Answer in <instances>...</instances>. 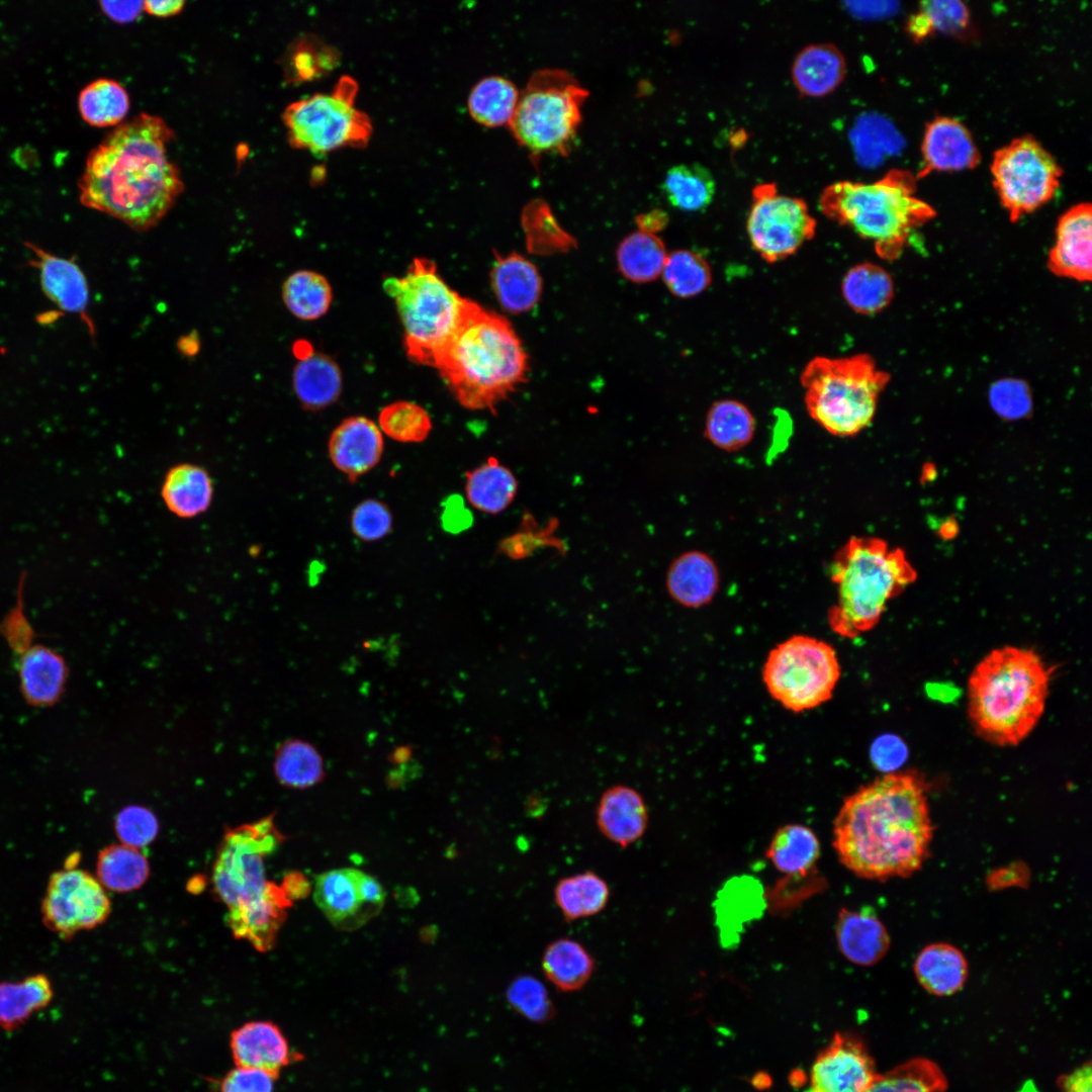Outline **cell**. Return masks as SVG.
Segmentation results:
<instances>
[{
    "mask_svg": "<svg viewBox=\"0 0 1092 1092\" xmlns=\"http://www.w3.org/2000/svg\"><path fill=\"white\" fill-rule=\"evenodd\" d=\"M173 138L164 119L148 113L117 125L87 156L80 202L136 231L155 226L184 189L167 153Z\"/></svg>",
    "mask_w": 1092,
    "mask_h": 1092,
    "instance_id": "obj_2",
    "label": "cell"
},
{
    "mask_svg": "<svg viewBox=\"0 0 1092 1092\" xmlns=\"http://www.w3.org/2000/svg\"><path fill=\"white\" fill-rule=\"evenodd\" d=\"M1062 169L1034 138H1016L998 149L991 163L993 186L1012 222L1056 195Z\"/></svg>",
    "mask_w": 1092,
    "mask_h": 1092,
    "instance_id": "obj_13",
    "label": "cell"
},
{
    "mask_svg": "<svg viewBox=\"0 0 1092 1092\" xmlns=\"http://www.w3.org/2000/svg\"><path fill=\"white\" fill-rule=\"evenodd\" d=\"M77 105L80 116L89 125L116 127L125 118L130 102L125 88L119 82L99 78L82 88Z\"/></svg>",
    "mask_w": 1092,
    "mask_h": 1092,
    "instance_id": "obj_40",
    "label": "cell"
},
{
    "mask_svg": "<svg viewBox=\"0 0 1092 1092\" xmlns=\"http://www.w3.org/2000/svg\"><path fill=\"white\" fill-rule=\"evenodd\" d=\"M24 245L33 255L29 263L38 271L44 295L61 310L81 315L92 328L86 314L90 298L88 281L76 260L52 254L30 242Z\"/></svg>",
    "mask_w": 1092,
    "mask_h": 1092,
    "instance_id": "obj_19",
    "label": "cell"
},
{
    "mask_svg": "<svg viewBox=\"0 0 1092 1092\" xmlns=\"http://www.w3.org/2000/svg\"><path fill=\"white\" fill-rule=\"evenodd\" d=\"M829 575L836 603L827 620L837 635L852 639L873 629L889 602L915 580L916 572L898 548L875 537H852L834 555Z\"/></svg>",
    "mask_w": 1092,
    "mask_h": 1092,
    "instance_id": "obj_6",
    "label": "cell"
},
{
    "mask_svg": "<svg viewBox=\"0 0 1092 1092\" xmlns=\"http://www.w3.org/2000/svg\"><path fill=\"white\" fill-rule=\"evenodd\" d=\"M273 767L278 782L292 789L310 788L325 776L322 755L312 744L301 739L281 743Z\"/></svg>",
    "mask_w": 1092,
    "mask_h": 1092,
    "instance_id": "obj_44",
    "label": "cell"
},
{
    "mask_svg": "<svg viewBox=\"0 0 1092 1092\" xmlns=\"http://www.w3.org/2000/svg\"><path fill=\"white\" fill-rule=\"evenodd\" d=\"M755 420L742 402L725 398L715 401L708 411L705 436L716 447L727 452L742 449L754 436Z\"/></svg>",
    "mask_w": 1092,
    "mask_h": 1092,
    "instance_id": "obj_38",
    "label": "cell"
},
{
    "mask_svg": "<svg viewBox=\"0 0 1092 1092\" xmlns=\"http://www.w3.org/2000/svg\"><path fill=\"white\" fill-rule=\"evenodd\" d=\"M379 429L400 443H421L432 430V421L421 405L399 400L385 405L379 413Z\"/></svg>",
    "mask_w": 1092,
    "mask_h": 1092,
    "instance_id": "obj_49",
    "label": "cell"
},
{
    "mask_svg": "<svg viewBox=\"0 0 1092 1092\" xmlns=\"http://www.w3.org/2000/svg\"><path fill=\"white\" fill-rule=\"evenodd\" d=\"M313 896L326 917L342 930L358 928L374 915L360 896L354 869H337L317 876Z\"/></svg>",
    "mask_w": 1092,
    "mask_h": 1092,
    "instance_id": "obj_26",
    "label": "cell"
},
{
    "mask_svg": "<svg viewBox=\"0 0 1092 1092\" xmlns=\"http://www.w3.org/2000/svg\"><path fill=\"white\" fill-rule=\"evenodd\" d=\"M54 989L43 974L0 982V1028L15 1029L52 1001Z\"/></svg>",
    "mask_w": 1092,
    "mask_h": 1092,
    "instance_id": "obj_34",
    "label": "cell"
},
{
    "mask_svg": "<svg viewBox=\"0 0 1092 1092\" xmlns=\"http://www.w3.org/2000/svg\"><path fill=\"white\" fill-rule=\"evenodd\" d=\"M465 495L479 512L496 515L509 508L518 492L513 471L495 457L465 473Z\"/></svg>",
    "mask_w": 1092,
    "mask_h": 1092,
    "instance_id": "obj_32",
    "label": "cell"
},
{
    "mask_svg": "<svg viewBox=\"0 0 1092 1092\" xmlns=\"http://www.w3.org/2000/svg\"><path fill=\"white\" fill-rule=\"evenodd\" d=\"M383 450V434L379 427L362 416L343 420L328 441V454L332 464L351 483L356 482L380 462Z\"/></svg>",
    "mask_w": 1092,
    "mask_h": 1092,
    "instance_id": "obj_17",
    "label": "cell"
},
{
    "mask_svg": "<svg viewBox=\"0 0 1092 1092\" xmlns=\"http://www.w3.org/2000/svg\"><path fill=\"white\" fill-rule=\"evenodd\" d=\"M114 829L122 844L140 849L155 840L159 822L149 808L129 805L117 813Z\"/></svg>",
    "mask_w": 1092,
    "mask_h": 1092,
    "instance_id": "obj_51",
    "label": "cell"
},
{
    "mask_svg": "<svg viewBox=\"0 0 1092 1092\" xmlns=\"http://www.w3.org/2000/svg\"><path fill=\"white\" fill-rule=\"evenodd\" d=\"M908 748L898 736L886 734L878 737L871 747V759L876 768L891 774L907 759Z\"/></svg>",
    "mask_w": 1092,
    "mask_h": 1092,
    "instance_id": "obj_57",
    "label": "cell"
},
{
    "mask_svg": "<svg viewBox=\"0 0 1092 1092\" xmlns=\"http://www.w3.org/2000/svg\"><path fill=\"white\" fill-rule=\"evenodd\" d=\"M1092 209L1081 202L1061 215L1048 266L1061 277L1090 282L1092 275Z\"/></svg>",
    "mask_w": 1092,
    "mask_h": 1092,
    "instance_id": "obj_18",
    "label": "cell"
},
{
    "mask_svg": "<svg viewBox=\"0 0 1092 1092\" xmlns=\"http://www.w3.org/2000/svg\"><path fill=\"white\" fill-rule=\"evenodd\" d=\"M1052 673L1032 649L992 650L969 678V716L977 734L1000 746L1019 744L1043 714Z\"/></svg>",
    "mask_w": 1092,
    "mask_h": 1092,
    "instance_id": "obj_3",
    "label": "cell"
},
{
    "mask_svg": "<svg viewBox=\"0 0 1092 1092\" xmlns=\"http://www.w3.org/2000/svg\"><path fill=\"white\" fill-rule=\"evenodd\" d=\"M648 809L642 795L627 785H614L600 797L596 822L611 842L628 847L638 841L648 827Z\"/></svg>",
    "mask_w": 1092,
    "mask_h": 1092,
    "instance_id": "obj_23",
    "label": "cell"
},
{
    "mask_svg": "<svg viewBox=\"0 0 1092 1092\" xmlns=\"http://www.w3.org/2000/svg\"><path fill=\"white\" fill-rule=\"evenodd\" d=\"M282 298L289 311L304 321L316 320L329 309L333 294L328 280L321 274L300 270L287 277Z\"/></svg>",
    "mask_w": 1092,
    "mask_h": 1092,
    "instance_id": "obj_46",
    "label": "cell"
},
{
    "mask_svg": "<svg viewBox=\"0 0 1092 1092\" xmlns=\"http://www.w3.org/2000/svg\"><path fill=\"white\" fill-rule=\"evenodd\" d=\"M588 92L567 72L543 69L532 75L519 95L509 123L517 141L532 154H565L581 121Z\"/></svg>",
    "mask_w": 1092,
    "mask_h": 1092,
    "instance_id": "obj_9",
    "label": "cell"
},
{
    "mask_svg": "<svg viewBox=\"0 0 1092 1092\" xmlns=\"http://www.w3.org/2000/svg\"><path fill=\"white\" fill-rule=\"evenodd\" d=\"M160 494L172 515L184 520L194 519L205 514L212 505L213 479L204 466L179 462L166 471Z\"/></svg>",
    "mask_w": 1092,
    "mask_h": 1092,
    "instance_id": "obj_25",
    "label": "cell"
},
{
    "mask_svg": "<svg viewBox=\"0 0 1092 1092\" xmlns=\"http://www.w3.org/2000/svg\"><path fill=\"white\" fill-rule=\"evenodd\" d=\"M281 888L291 902L306 897L310 889L307 880L300 873H290L285 876Z\"/></svg>",
    "mask_w": 1092,
    "mask_h": 1092,
    "instance_id": "obj_62",
    "label": "cell"
},
{
    "mask_svg": "<svg viewBox=\"0 0 1092 1092\" xmlns=\"http://www.w3.org/2000/svg\"><path fill=\"white\" fill-rule=\"evenodd\" d=\"M283 839L273 815L226 829L213 864L212 884L228 912L258 901L270 892L275 883L266 878L265 858Z\"/></svg>",
    "mask_w": 1092,
    "mask_h": 1092,
    "instance_id": "obj_12",
    "label": "cell"
},
{
    "mask_svg": "<svg viewBox=\"0 0 1092 1092\" xmlns=\"http://www.w3.org/2000/svg\"><path fill=\"white\" fill-rule=\"evenodd\" d=\"M990 399L995 411L1006 418H1020L1030 407L1026 384L1016 379L1000 380L991 387Z\"/></svg>",
    "mask_w": 1092,
    "mask_h": 1092,
    "instance_id": "obj_54",
    "label": "cell"
},
{
    "mask_svg": "<svg viewBox=\"0 0 1092 1092\" xmlns=\"http://www.w3.org/2000/svg\"><path fill=\"white\" fill-rule=\"evenodd\" d=\"M277 1077L265 1070L236 1066L218 1081V1092H274Z\"/></svg>",
    "mask_w": 1092,
    "mask_h": 1092,
    "instance_id": "obj_55",
    "label": "cell"
},
{
    "mask_svg": "<svg viewBox=\"0 0 1092 1092\" xmlns=\"http://www.w3.org/2000/svg\"><path fill=\"white\" fill-rule=\"evenodd\" d=\"M817 221L806 201L779 192L774 182L752 189L746 232L752 249L767 263L794 255L816 234Z\"/></svg>",
    "mask_w": 1092,
    "mask_h": 1092,
    "instance_id": "obj_14",
    "label": "cell"
},
{
    "mask_svg": "<svg viewBox=\"0 0 1092 1092\" xmlns=\"http://www.w3.org/2000/svg\"><path fill=\"white\" fill-rule=\"evenodd\" d=\"M339 52L312 34L295 39L288 48L283 69L290 82H306L325 77L339 64Z\"/></svg>",
    "mask_w": 1092,
    "mask_h": 1092,
    "instance_id": "obj_45",
    "label": "cell"
},
{
    "mask_svg": "<svg viewBox=\"0 0 1092 1092\" xmlns=\"http://www.w3.org/2000/svg\"><path fill=\"white\" fill-rule=\"evenodd\" d=\"M889 381V373L868 354L815 357L800 377L809 416L837 437L855 436L872 423Z\"/></svg>",
    "mask_w": 1092,
    "mask_h": 1092,
    "instance_id": "obj_7",
    "label": "cell"
},
{
    "mask_svg": "<svg viewBox=\"0 0 1092 1092\" xmlns=\"http://www.w3.org/2000/svg\"><path fill=\"white\" fill-rule=\"evenodd\" d=\"M110 913V901L97 878L76 867L54 873L41 902L42 920L62 938L95 928Z\"/></svg>",
    "mask_w": 1092,
    "mask_h": 1092,
    "instance_id": "obj_15",
    "label": "cell"
},
{
    "mask_svg": "<svg viewBox=\"0 0 1092 1092\" xmlns=\"http://www.w3.org/2000/svg\"><path fill=\"white\" fill-rule=\"evenodd\" d=\"M610 894L608 883L593 871L560 879L553 891L555 904L567 921L601 913L608 905Z\"/></svg>",
    "mask_w": 1092,
    "mask_h": 1092,
    "instance_id": "obj_35",
    "label": "cell"
},
{
    "mask_svg": "<svg viewBox=\"0 0 1092 1092\" xmlns=\"http://www.w3.org/2000/svg\"><path fill=\"white\" fill-rule=\"evenodd\" d=\"M835 936L842 956L862 967L879 963L889 951V932L877 914L869 909L842 908L835 924Z\"/></svg>",
    "mask_w": 1092,
    "mask_h": 1092,
    "instance_id": "obj_24",
    "label": "cell"
},
{
    "mask_svg": "<svg viewBox=\"0 0 1092 1092\" xmlns=\"http://www.w3.org/2000/svg\"><path fill=\"white\" fill-rule=\"evenodd\" d=\"M461 502L455 500V496H451L445 503L442 514V525L444 529L449 532L463 530L469 525L471 517Z\"/></svg>",
    "mask_w": 1092,
    "mask_h": 1092,
    "instance_id": "obj_61",
    "label": "cell"
},
{
    "mask_svg": "<svg viewBox=\"0 0 1092 1092\" xmlns=\"http://www.w3.org/2000/svg\"><path fill=\"white\" fill-rule=\"evenodd\" d=\"M820 855V843L815 833L802 824H787L778 829L766 851V857L781 873L805 876Z\"/></svg>",
    "mask_w": 1092,
    "mask_h": 1092,
    "instance_id": "obj_37",
    "label": "cell"
},
{
    "mask_svg": "<svg viewBox=\"0 0 1092 1092\" xmlns=\"http://www.w3.org/2000/svg\"><path fill=\"white\" fill-rule=\"evenodd\" d=\"M666 222V214L659 209L643 213L637 218V223L640 226V231L652 235H655L657 232L661 231L665 226Z\"/></svg>",
    "mask_w": 1092,
    "mask_h": 1092,
    "instance_id": "obj_64",
    "label": "cell"
},
{
    "mask_svg": "<svg viewBox=\"0 0 1092 1092\" xmlns=\"http://www.w3.org/2000/svg\"><path fill=\"white\" fill-rule=\"evenodd\" d=\"M595 960L577 940L561 937L551 941L543 951L541 967L544 976L563 992L583 987L595 971Z\"/></svg>",
    "mask_w": 1092,
    "mask_h": 1092,
    "instance_id": "obj_33",
    "label": "cell"
},
{
    "mask_svg": "<svg viewBox=\"0 0 1092 1092\" xmlns=\"http://www.w3.org/2000/svg\"><path fill=\"white\" fill-rule=\"evenodd\" d=\"M720 573L713 558L705 552H684L670 564L666 588L673 601L687 608L709 604L719 589Z\"/></svg>",
    "mask_w": 1092,
    "mask_h": 1092,
    "instance_id": "obj_27",
    "label": "cell"
},
{
    "mask_svg": "<svg viewBox=\"0 0 1092 1092\" xmlns=\"http://www.w3.org/2000/svg\"><path fill=\"white\" fill-rule=\"evenodd\" d=\"M841 293L851 309L870 315L889 305L894 295V284L890 274L881 266L863 262L845 273Z\"/></svg>",
    "mask_w": 1092,
    "mask_h": 1092,
    "instance_id": "obj_36",
    "label": "cell"
},
{
    "mask_svg": "<svg viewBox=\"0 0 1092 1092\" xmlns=\"http://www.w3.org/2000/svg\"><path fill=\"white\" fill-rule=\"evenodd\" d=\"M969 22V11L961 1L936 0L921 3L908 21V31L916 40L932 32H958Z\"/></svg>",
    "mask_w": 1092,
    "mask_h": 1092,
    "instance_id": "obj_50",
    "label": "cell"
},
{
    "mask_svg": "<svg viewBox=\"0 0 1092 1092\" xmlns=\"http://www.w3.org/2000/svg\"><path fill=\"white\" fill-rule=\"evenodd\" d=\"M491 285L502 307L512 313L533 308L542 293V279L536 266L517 253L497 256L490 274Z\"/></svg>",
    "mask_w": 1092,
    "mask_h": 1092,
    "instance_id": "obj_29",
    "label": "cell"
},
{
    "mask_svg": "<svg viewBox=\"0 0 1092 1092\" xmlns=\"http://www.w3.org/2000/svg\"><path fill=\"white\" fill-rule=\"evenodd\" d=\"M150 867L138 848L112 844L103 848L97 857V880L114 892L124 893L141 888L147 881Z\"/></svg>",
    "mask_w": 1092,
    "mask_h": 1092,
    "instance_id": "obj_41",
    "label": "cell"
},
{
    "mask_svg": "<svg viewBox=\"0 0 1092 1092\" xmlns=\"http://www.w3.org/2000/svg\"><path fill=\"white\" fill-rule=\"evenodd\" d=\"M917 179L908 170L892 169L874 182L838 181L819 197L821 212L870 241L877 255L898 259L910 236L936 215L916 195Z\"/></svg>",
    "mask_w": 1092,
    "mask_h": 1092,
    "instance_id": "obj_5",
    "label": "cell"
},
{
    "mask_svg": "<svg viewBox=\"0 0 1092 1092\" xmlns=\"http://www.w3.org/2000/svg\"><path fill=\"white\" fill-rule=\"evenodd\" d=\"M840 677L833 646L807 635H795L770 650L762 669L769 695L799 713L827 702Z\"/></svg>",
    "mask_w": 1092,
    "mask_h": 1092,
    "instance_id": "obj_11",
    "label": "cell"
},
{
    "mask_svg": "<svg viewBox=\"0 0 1092 1092\" xmlns=\"http://www.w3.org/2000/svg\"><path fill=\"white\" fill-rule=\"evenodd\" d=\"M933 834L925 785L914 772H891L860 787L833 822L840 862L857 877H908L928 855Z\"/></svg>",
    "mask_w": 1092,
    "mask_h": 1092,
    "instance_id": "obj_1",
    "label": "cell"
},
{
    "mask_svg": "<svg viewBox=\"0 0 1092 1092\" xmlns=\"http://www.w3.org/2000/svg\"><path fill=\"white\" fill-rule=\"evenodd\" d=\"M519 95L512 81L500 76L485 77L478 81L469 93V114L476 122L488 127L509 124Z\"/></svg>",
    "mask_w": 1092,
    "mask_h": 1092,
    "instance_id": "obj_42",
    "label": "cell"
},
{
    "mask_svg": "<svg viewBox=\"0 0 1092 1092\" xmlns=\"http://www.w3.org/2000/svg\"><path fill=\"white\" fill-rule=\"evenodd\" d=\"M922 167L917 178L932 172L975 168L980 153L969 129L958 119L939 116L927 123L921 144Z\"/></svg>",
    "mask_w": 1092,
    "mask_h": 1092,
    "instance_id": "obj_20",
    "label": "cell"
},
{
    "mask_svg": "<svg viewBox=\"0 0 1092 1092\" xmlns=\"http://www.w3.org/2000/svg\"><path fill=\"white\" fill-rule=\"evenodd\" d=\"M509 1003L524 1016L533 1020L547 1018L552 1011L551 1001L542 983L531 976L516 978L507 990Z\"/></svg>",
    "mask_w": 1092,
    "mask_h": 1092,
    "instance_id": "obj_53",
    "label": "cell"
},
{
    "mask_svg": "<svg viewBox=\"0 0 1092 1092\" xmlns=\"http://www.w3.org/2000/svg\"><path fill=\"white\" fill-rule=\"evenodd\" d=\"M661 274L668 290L680 298L702 293L712 281L709 263L691 250H676L668 254Z\"/></svg>",
    "mask_w": 1092,
    "mask_h": 1092,
    "instance_id": "obj_48",
    "label": "cell"
},
{
    "mask_svg": "<svg viewBox=\"0 0 1092 1092\" xmlns=\"http://www.w3.org/2000/svg\"><path fill=\"white\" fill-rule=\"evenodd\" d=\"M383 287L395 301L406 355L435 367L476 303L451 289L425 258H416L404 276L387 277Z\"/></svg>",
    "mask_w": 1092,
    "mask_h": 1092,
    "instance_id": "obj_8",
    "label": "cell"
},
{
    "mask_svg": "<svg viewBox=\"0 0 1092 1092\" xmlns=\"http://www.w3.org/2000/svg\"><path fill=\"white\" fill-rule=\"evenodd\" d=\"M968 961L957 946L935 942L923 947L914 961V974L923 989L936 996L960 991L968 978Z\"/></svg>",
    "mask_w": 1092,
    "mask_h": 1092,
    "instance_id": "obj_30",
    "label": "cell"
},
{
    "mask_svg": "<svg viewBox=\"0 0 1092 1092\" xmlns=\"http://www.w3.org/2000/svg\"><path fill=\"white\" fill-rule=\"evenodd\" d=\"M350 526L353 534L361 541L375 542L390 533L393 526L392 513L382 500L364 499L353 509Z\"/></svg>",
    "mask_w": 1092,
    "mask_h": 1092,
    "instance_id": "obj_52",
    "label": "cell"
},
{
    "mask_svg": "<svg viewBox=\"0 0 1092 1092\" xmlns=\"http://www.w3.org/2000/svg\"><path fill=\"white\" fill-rule=\"evenodd\" d=\"M26 576L25 572L20 575L16 604L0 624V632L19 654L30 646L32 637V629L23 612V590Z\"/></svg>",
    "mask_w": 1092,
    "mask_h": 1092,
    "instance_id": "obj_56",
    "label": "cell"
},
{
    "mask_svg": "<svg viewBox=\"0 0 1092 1092\" xmlns=\"http://www.w3.org/2000/svg\"><path fill=\"white\" fill-rule=\"evenodd\" d=\"M1091 1063L1088 1062L1073 1072L1061 1076L1058 1081L1061 1092H1092Z\"/></svg>",
    "mask_w": 1092,
    "mask_h": 1092,
    "instance_id": "obj_60",
    "label": "cell"
},
{
    "mask_svg": "<svg viewBox=\"0 0 1092 1092\" xmlns=\"http://www.w3.org/2000/svg\"><path fill=\"white\" fill-rule=\"evenodd\" d=\"M17 672L24 701L32 707L43 708L54 706L61 700L69 667L55 649L33 644L19 654Z\"/></svg>",
    "mask_w": 1092,
    "mask_h": 1092,
    "instance_id": "obj_22",
    "label": "cell"
},
{
    "mask_svg": "<svg viewBox=\"0 0 1092 1092\" xmlns=\"http://www.w3.org/2000/svg\"><path fill=\"white\" fill-rule=\"evenodd\" d=\"M877 1075L863 1044L838 1033L814 1061L805 1092H866Z\"/></svg>",
    "mask_w": 1092,
    "mask_h": 1092,
    "instance_id": "obj_16",
    "label": "cell"
},
{
    "mask_svg": "<svg viewBox=\"0 0 1092 1092\" xmlns=\"http://www.w3.org/2000/svg\"><path fill=\"white\" fill-rule=\"evenodd\" d=\"M661 187L667 201L684 211L706 209L716 193L712 173L699 163L671 167L665 173Z\"/></svg>",
    "mask_w": 1092,
    "mask_h": 1092,
    "instance_id": "obj_39",
    "label": "cell"
},
{
    "mask_svg": "<svg viewBox=\"0 0 1092 1092\" xmlns=\"http://www.w3.org/2000/svg\"><path fill=\"white\" fill-rule=\"evenodd\" d=\"M667 255L660 238L638 231L621 242L616 256L619 271L625 278L647 283L662 273Z\"/></svg>",
    "mask_w": 1092,
    "mask_h": 1092,
    "instance_id": "obj_43",
    "label": "cell"
},
{
    "mask_svg": "<svg viewBox=\"0 0 1092 1092\" xmlns=\"http://www.w3.org/2000/svg\"><path fill=\"white\" fill-rule=\"evenodd\" d=\"M791 74L794 86L801 95L823 97L843 82L846 75L845 58L833 43H812L797 54Z\"/></svg>",
    "mask_w": 1092,
    "mask_h": 1092,
    "instance_id": "obj_28",
    "label": "cell"
},
{
    "mask_svg": "<svg viewBox=\"0 0 1092 1092\" xmlns=\"http://www.w3.org/2000/svg\"><path fill=\"white\" fill-rule=\"evenodd\" d=\"M357 92V81L344 75L330 93L290 103L282 115L290 146L316 154L365 147L373 128L369 116L355 106Z\"/></svg>",
    "mask_w": 1092,
    "mask_h": 1092,
    "instance_id": "obj_10",
    "label": "cell"
},
{
    "mask_svg": "<svg viewBox=\"0 0 1092 1092\" xmlns=\"http://www.w3.org/2000/svg\"><path fill=\"white\" fill-rule=\"evenodd\" d=\"M528 366L527 353L509 321L476 303L435 368L461 405L494 413L525 382Z\"/></svg>",
    "mask_w": 1092,
    "mask_h": 1092,
    "instance_id": "obj_4",
    "label": "cell"
},
{
    "mask_svg": "<svg viewBox=\"0 0 1092 1092\" xmlns=\"http://www.w3.org/2000/svg\"><path fill=\"white\" fill-rule=\"evenodd\" d=\"M230 1051L236 1066L275 1075L300 1060L281 1027L271 1020H251L235 1028L230 1035Z\"/></svg>",
    "mask_w": 1092,
    "mask_h": 1092,
    "instance_id": "obj_21",
    "label": "cell"
},
{
    "mask_svg": "<svg viewBox=\"0 0 1092 1092\" xmlns=\"http://www.w3.org/2000/svg\"><path fill=\"white\" fill-rule=\"evenodd\" d=\"M355 877L364 904L374 915L377 914L385 899L384 889L376 879L361 871L355 870Z\"/></svg>",
    "mask_w": 1092,
    "mask_h": 1092,
    "instance_id": "obj_58",
    "label": "cell"
},
{
    "mask_svg": "<svg viewBox=\"0 0 1092 1092\" xmlns=\"http://www.w3.org/2000/svg\"><path fill=\"white\" fill-rule=\"evenodd\" d=\"M184 5L182 0L144 1V10L157 17H169L178 14Z\"/></svg>",
    "mask_w": 1092,
    "mask_h": 1092,
    "instance_id": "obj_63",
    "label": "cell"
},
{
    "mask_svg": "<svg viewBox=\"0 0 1092 1092\" xmlns=\"http://www.w3.org/2000/svg\"><path fill=\"white\" fill-rule=\"evenodd\" d=\"M941 1069L924 1058L909 1060L887 1073L878 1074L866 1092H946Z\"/></svg>",
    "mask_w": 1092,
    "mask_h": 1092,
    "instance_id": "obj_47",
    "label": "cell"
},
{
    "mask_svg": "<svg viewBox=\"0 0 1092 1092\" xmlns=\"http://www.w3.org/2000/svg\"><path fill=\"white\" fill-rule=\"evenodd\" d=\"M100 9L117 23H130L144 11V1H100Z\"/></svg>",
    "mask_w": 1092,
    "mask_h": 1092,
    "instance_id": "obj_59",
    "label": "cell"
},
{
    "mask_svg": "<svg viewBox=\"0 0 1092 1092\" xmlns=\"http://www.w3.org/2000/svg\"><path fill=\"white\" fill-rule=\"evenodd\" d=\"M292 387L304 408L318 411L339 397L342 389L341 371L329 356L312 352L295 365Z\"/></svg>",
    "mask_w": 1092,
    "mask_h": 1092,
    "instance_id": "obj_31",
    "label": "cell"
}]
</instances>
